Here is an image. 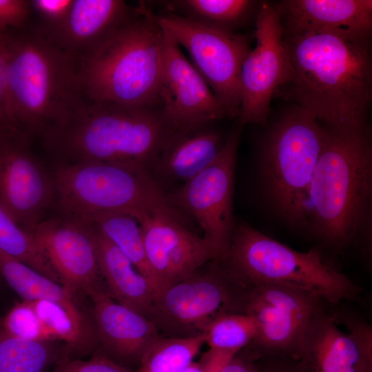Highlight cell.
Returning <instances> with one entry per match:
<instances>
[{
    "label": "cell",
    "instance_id": "cell-1",
    "mask_svg": "<svg viewBox=\"0 0 372 372\" xmlns=\"http://www.w3.org/2000/svg\"><path fill=\"white\" fill-rule=\"evenodd\" d=\"M370 38L283 30L289 74L276 94L292 101L326 127L367 126L372 101Z\"/></svg>",
    "mask_w": 372,
    "mask_h": 372
},
{
    "label": "cell",
    "instance_id": "cell-2",
    "mask_svg": "<svg viewBox=\"0 0 372 372\" xmlns=\"http://www.w3.org/2000/svg\"><path fill=\"white\" fill-rule=\"evenodd\" d=\"M371 198L372 145L369 125L353 130L325 127L309 196V218L315 234L336 250L360 238L369 247Z\"/></svg>",
    "mask_w": 372,
    "mask_h": 372
},
{
    "label": "cell",
    "instance_id": "cell-3",
    "mask_svg": "<svg viewBox=\"0 0 372 372\" xmlns=\"http://www.w3.org/2000/svg\"><path fill=\"white\" fill-rule=\"evenodd\" d=\"M167 134L158 107L81 96L41 136L56 163L105 162L147 169Z\"/></svg>",
    "mask_w": 372,
    "mask_h": 372
},
{
    "label": "cell",
    "instance_id": "cell-4",
    "mask_svg": "<svg viewBox=\"0 0 372 372\" xmlns=\"http://www.w3.org/2000/svg\"><path fill=\"white\" fill-rule=\"evenodd\" d=\"M163 30L141 2L92 48L77 57L76 79L87 100L158 107Z\"/></svg>",
    "mask_w": 372,
    "mask_h": 372
},
{
    "label": "cell",
    "instance_id": "cell-5",
    "mask_svg": "<svg viewBox=\"0 0 372 372\" xmlns=\"http://www.w3.org/2000/svg\"><path fill=\"white\" fill-rule=\"evenodd\" d=\"M76 69L77 58L37 28L11 31L10 112L28 140L42 136L80 99Z\"/></svg>",
    "mask_w": 372,
    "mask_h": 372
},
{
    "label": "cell",
    "instance_id": "cell-6",
    "mask_svg": "<svg viewBox=\"0 0 372 372\" xmlns=\"http://www.w3.org/2000/svg\"><path fill=\"white\" fill-rule=\"evenodd\" d=\"M220 260L225 275L237 287L287 285L334 304L354 299L360 291L328 263L319 250H294L246 223L235 225L228 251Z\"/></svg>",
    "mask_w": 372,
    "mask_h": 372
},
{
    "label": "cell",
    "instance_id": "cell-7",
    "mask_svg": "<svg viewBox=\"0 0 372 372\" xmlns=\"http://www.w3.org/2000/svg\"><path fill=\"white\" fill-rule=\"evenodd\" d=\"M54 204L61 216L79 218L99 212L128 214L136 220L167 204L148 169L105 163H56L52 171Z\"/></svg>",
    "mask_w": 372,
    "mask_h": 372
},
{
    "label": "cell",
    "instance_id": "cell-8",
    "mask_svg": "<svg viewBox=\"0 0 372 372\" xmlns=\"http://www.w3.org/2000/svg\"><path fill=\"white\" fill-rule=\"evenodd\" d=\"M325 136V127L294 105L268 131L261 146L262 177L270 198L290 223L309 218L313 174Z\"/></svg>",
    "mask_w": 372,
    "mask_h": 372
},
{
    "label": "cell",
    "instance_id": "cell-9",
    "mask_svg": "<svg viewBox=\"0 0 372 372\" xmlns=\"http://www.w3.org/2000/svg\"><path fill=\"white\" fill-rule=\"evenodd\" d=\"M156 17L162 29L187 51L190 63L227 116L238 118L241 103L240 70L251 51L246 37L169 11Z\"/></svg>",
    "mask_w": 372,
    "mask_h": 372
},
{
    "label": "cell",
    "instance_id": "cell-10",
    "mask_svg": "<svg viewBox=\"0 0 372 372\" xmlns=\"http://www.w3.org/2000/svg\"><path fill=\"white\" fill-rule=\"evenodd\" d=\"M240 312L256 322L258 333L253 344L258 355L296 360L305 330L322 309L324 301L314 293L290 285L262 283L238 287Z\"/></svg>",
    "mask_w": 372,
    "mask_h": 372
},
{
    "label": "cell",
    "instance_id": "cell-11",
    "mask_svg": "<svg viewBox=\"0 0 372 372\" xmlns=\"http://www.w3.org/2000/svg\"><path fill=\"white\" fill-rule=\"evenodd\" d=\"M240 132H232L209 165L165 196L170 207L196 220L218 260L227 254L236 225L232 194Z\"/></svg>",
    "mask_w": 372,
    "mask_h": 372
},
{
    "label": "cell",
    "instance_id": "cell-12",
    "mask_svg": "<svg viewBox=\"0 0 372 372\" xmlns=\"http://www.w3.org/2000/svg\"><path fill=\"white\" fill-rule=\"evenodd\" d=\"M256 46L240 70V126H267L272 97L287 81L289 65L283 42L281 18L277 8L262 3L256 19Z\"/></svg>",
    "mask_w": 372,
    "mask_h": 372
},
{
    "label": "cell",
    "instance_id": "cell-13",
    "mask_svg": "<svg viewBox=\"0 0 372 372\" xmlns=\"http://www.w3.org/2000/svg\"><path fill=\"white\" fill-rule=\"evenodd\" d=\"M21 134L0 136V209L32 232L54 204L52 172L34 156Z\"/></svg>",
    "mask_w": 372,
    "mask_h": 372
},
{
    "label": "cell",
    "instance_id": "cell-14",
    "mask_svg": "<svg viewBox=\"0 0 372 372\" xmlns=\"http://www.w3.org/2000/svg\"><path fill=\"white\" fill-rule=\"evenodd\" d=\"M137 220L156 295L192 275L206 262L216 260L204 238L180 224L168 203L145 211Z\"/></svg>",
    "mask_w": 372,
    "mask_h": 372
},
{
    "label": "cell",
    "instance_id": "cell-15",
    "mask_svg": "<svg viewBox=\"0 0 372 372\" xmlns=\"http://www.w3.org/2000/svg\"><path fill=\"white\" fill-rule=\"evenodd\" d=\"M158 110L169 133L204 127L227 116L207 83L164 30Z\"/></svg>",
    "mask_w": 372,
    "mask_h": 372
},
{
    "label": "cell",
    "instance_id": "cell-16",
    "mask_svg": "<svg viewBox=\"0 0 372 372\" xmlns=\"http://www.w3.org/2000/svg\"><path fill=\"white\" fill-rule=\"evenodd\" d=\"M236 288L223 269L197 274L172 284L156 295L149 318L175 330L203 333L217 315L234 312Z\"/></svg>",
    "mask_w": 372,
    "mask_h": 372
},
{
    "label": "cell",
    "instance_id": "cell-17",
    "mask_svg": "<svg viewBox=\"0 0 372 372\" xmlns=\"http://www.w3.org/2000/svg\"><path fill=\"white\" fill-rule=\"evenodd\" d=\"M348 333L321 309L310 320L296 360L304 372H372V329L345 319Z\"/></svg>",
    "mask_w": 372,
    "mask_h": 372
},
{
    "label": "cell",
    "instance_id": "cell-18",
    "mask_svg": "<svg viewBox=\"0 0 372 372\" xmlns=\"http://www.w3.org/2000/svg\"><path fill=\"white\" fill-rule=\"evenodd\" d=\"M59 276L74 295H89L104 284L90 225L61 216L43 220L30 232Z\"/></svg>",
    "mask_w": 372,
    "mask_h": 372
},
{
    "label": "cell",
    "instance_id": "cell-19",
    "mask_svg": "<svg viewBox=\"0 0 372 372\" xmlns=\"http://www.w3.org/2000/svg\"><path fill=\"white\" fill-rule=\"evenodd\" d=\"M104 285L88 295L93 302L97 338L112 355L140 361L159 337L157 327L147 317L115 301Z\"/></svg>",
    "mask_w": 372,
    "mask_h": 372
},
{
    "label": "cell",
    "instance_id": "cell-20",
    "mask_svg": "<svg viewBox=\"0 0 372 372\" xmlns=\"http://www.w3.org/2000/svg\"><path fill=\"white\" fill-rule=\"evenodd\" d=\"M283 30L371 37V0H285L276 7Z\"/></svg>",
    "mask_w": 372,
    "mask_h": 372
},
{
    "label": "cell",
    "instance_id": "cell-21",
    "mask_svg": "<svg viewBox=\"0 0 372 372\" xmlns=\"http://www.w3.org/2000/svg\"><path fill=\"white\" fill-rule=\"evenodd\" d=\"M133 9L121 0H74L65 22L49 39L77 58L125 21Z\"/></svg>",
    "mask_w": 372,
    "mask_h": 372
},
{
    "label": "cell",
    "instance_id": "cell-22",
    "mask_svg": "<svg viewBox=\"0 0 372 372\" xmlns=\"http://www.w3.org/2000/svg\"><path fill=\"white\" fill-rule=\"evenodd\" d=\"M87 223L92 229L100 273L110 295L119 304L149 318L156 296L153 285L117 247Z\"/></svg>",
    "mask_w": 372,
    "mask_h": 372
},
{
    "label": "cell",
    "instance_id": "cell-23",
    "mask_svg": "<svg viewBox=\"0 0 372 372\" xmlns=\"http://www.w3.org/2000/svg\"><path fill=\"white\" fill-rule=\"evenodd\" d=\"M223 145L221 135L205 126L169 132L154 165L163 176L185 183L209 165Z\"/></svg>",
    "mask_w": 372,
    "mask_h": 372
},
{
    "label": "cell",
    "instance_id": "cell-24",
    "mask_svg": "<svg viewBox=\"0 0 372 372\" xmlns=\"http://www.w3.org/2000/svg\"><path fill=\"white\" fill-rule=\"evenodd\" d=\"M0 276L23 300H46L62 306L76 321L92 327L76 295L62 285L0 251Z\"/></svg>",
    "mask_w": 372,
    "mask_h": 372
},
{
    "label": "cell",
    "instance_id": "cell-25",
    "mask_svg": "<svg viewBox=\"0 0 372 372\" xmlns=\"http://www.w3.org/2000/svg\"><path fill=\"white\" fill-rule=\"evenodd\" d=\"M76 219L89 223L117 247L156 290L153 275L145 255L140 225L134 216L123 212L105 211Z\"/></svg>",
    "mask_w": 372,
    "mask_h": 372
},
{
    "label": "cell",
    "instance_id": "cell-26",
    "mask_svg": "<svg viewBox=\"0 0 372 372\" xmlns=\"http://www.w3.org/2000/svg\"><path fill=\"white\" fill-rule=\"evenodd\" d=\"M63 358L52 342L17 338L0 326V372H47Z\"/></svg>",
    "mask_w": 372,
    "mask_h": 372
},
{
    "label": "cell",
    "instance_id": "cell-27",
    "mask_svg": "<svg viewBox=\"0 0 372 372\" xmlns=\"http://www.w3.org/2000/svg\"><path fill=\"white\" fill-rule=\"evenodd\" d=\"M28 302L53 339L65 344V358L70 354H87L93 349L97 338L95 329L83 325L54 302L46 300Z\"/></svg>",
    "mask_w": 372,
    "mask_h": 372
},
{
    "label": "cell",
    "instance_id": "cell-28",
    "mask_svg": "<svg viewBox=\"0 0 372 372\" xmlns=\"http://www.w3.org/2000/svg\"><path fill=\"white\" fill-rule=\"evenodd\" d=\"M204 343L203 333L169 338L158 337L143 355L136 372H183Z\"/></svg>",
    "mask_w": 372,
    "mask_h": 372
},
{
    "label": "cell",
    "instance_id": "cell-29",
    "mask_svg": "<svg viewBox=\"0 0 372 372\" xmlns=\"http://www.w3.org/2000/svg\"><path fill=\"white\" fill-rule=\"evenodd\" d=\"M258 333L257 324L250 316L231 311L217 315L203 331L209 349L234 355L251 344Z\"/></svg>",
    "mask_w": 372,
    "mask_h": 372
},
{
    "label": "cell",
    "instance_id": "cell-30",
    "mask_svg": "<svg viewBox=\"0 0 372 372\" xmlns=\"http://www.w3.org/2000/svg\"><path fill=\"white\" fill-rule=\"evenodd\" d=\"M0 251L61 285L32 234L21 228L1 209Z\"/></svg>",
    "mask_w": 372,
    "mask_h": 372
},
{
    "label": "cell",
    "instance_id": "cell-31",
    "mask_svg": "<svg viewBox=\"0 0 372 372\" xmlns=\"http://www.w3.org/2000/svg\"><path fill=\"white\" fill-rule=\"evenodd\" d=\"M252 3L247 0H178L167 3V7L169 11L183 13L180 15L196 22L230 30L229 25L242 19Z\"/></svg>",
    "mask_w": 372,
    "mask_h": 372
},
{
    "label": "cell",
    "instance_id": "cell-32",
    "mask_svg": "<svg viewBox=\"0 0 372 372\" xmlns=\"http://www.w3.org/2000/svg\"><path fill=\"white\" fill-rule=\"evenodd\" d=\"M0 326L6 333L17 338L54 340L27 300L16 303L0 320Z\"/></svg>",
    "mask_w": 372,
    "mask_h": 372
},
{
    "label": "cell",
    "instance_id": "cell-33",
    "mask_svg": "<svg viewBox=\"0 0 372 372\" xmlns=\"http://www.w3.org/2000/svg\"><path fill=\"white\" fill-rule=\"evenodd\" d=\"M11 31L0 32V136L21 134L12 120L9 107L8 65Z\"/></svg>",
    "mask_w": 372,
    "mask_h": 372
},
{
    "label": "cell",
    "instance_id": "cell-34",
    "mask_svg": "<svg viewBox=\"0 0 372 372\" xmlns=\"http://www.w3.org/2000/svg\"><path fill=\"white\" fill-rule=\"evenodd\" d=\"M74 0H30L32 13L43 24L37 28L50 38L65 22Z\"/></svg>",
    "mask_w": 372,
    "mask_h": 372
},
{
    "label": "cell",
    "instance_id": "cell-35",
    "mask_svg": "<svg viewBox=\"0 0 372 372\" xmlns=\"http://www.w3.org/2000/svg\"><path fill=\"white\" fill-rule=\"evenodd\" d=\"M51 372H132L107 355L95 353L90 359L82 360L63 358Z\"/></svg>",
    "mask_w": 372,
    "mask_h": 372
},
{
    "label": "cell",
    "instance_id": "cell-36",
    "mask_svg": "<svg viewBox=\"0 0 372 372\" xmlns=\"http://www.w3.org/2000/svg\"><path fill=\"white\" fill-rule=\"evenodd\" d=\"M31 14L30 0H0V32L23 29Z\"/></svg>",
    "mask_w": 372,
    "mask_h": 372
},
{
    "label": "cell",
    "instance_id": "cell-37",
    "mask_svg": "<svg viewBox=\"0 0 372 372\" xmlns=\"http://www.w3.org/2000/svg\"><path fill=\"white\" fill-rule=\"evenodd\" d=\"M235 355L209 349L199 362L192 361L183 372H219L222 366Z\"/></svg>",
    "mask_w": 372,
    "mask_h": 372
},
{
    "label": "cell",
    "instance_id": "cell-38",
    "mask_svg": "<svg viewBox=\"0 0 372 372\" xmlns=\"http://www.w3.org/2000/svg\"><path fill=\"white\" fill-rule=\"evenodd\" d=\"M219 372H260L252 359L234 355L220 369Z\"/></svg>",
    "mask_w": 372,
    "mask_h": 372
},
{
    "label": "cell",
    "instance_id": "cell-39",
    "mask_svg": "<svg viewBox=\"0 0 372 372\" xmlns=\"http://www.w3.org/2000/svg\"><path fill=\"white\" fill-rule=\"evenodd\" d=\"M260 372H304L297 361L294 363L287 362L273 363L260 370Z\"/></svg>",
    "mask_w": 372,
    "mask_h": 372
},
{
    "label": "cell",
    "instance_id": "cell-40",
    "mask_svg": "<svg viewBox=\"0 0 372 372\" xmlns=\"http://www.w3.org/2000/svg\"><path fill=\"white\" fill-rule=\"evenodd\" d=\"M0 278H1V276H0Z\"/></svg>",
    "mask_w": 372,
    "mask_h": 372
}]
</instances>
